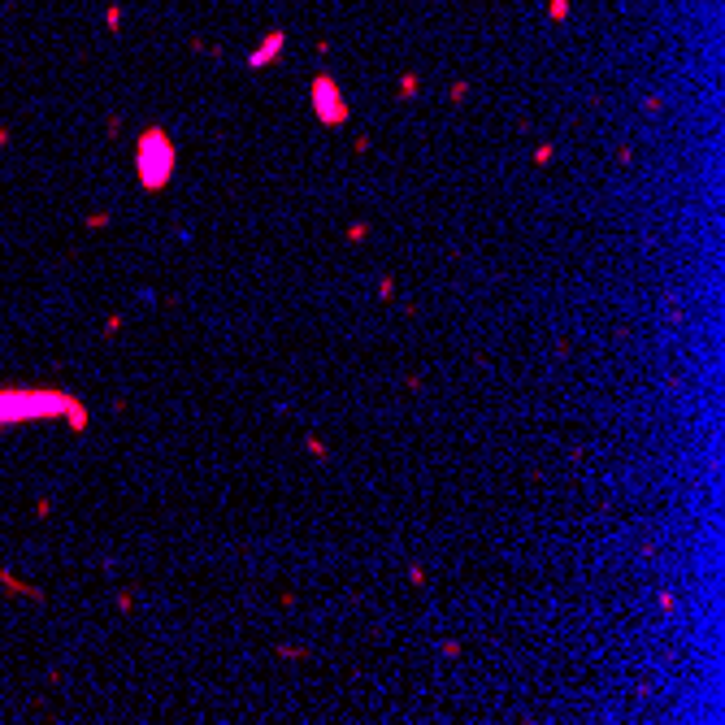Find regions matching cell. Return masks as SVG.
Masks as SVG:
<instances>
[{"instance_id": "6da1fadb", "label": "cell", "mask_w": 725, "mask_h": 725, "mask_svg": "<svg viewBox=\"0 0 725 725\" xmlns=\"http://www.w3.org/2000/svg\"><path fill=\"white\" fill-rule=\"evenodd\" d=\"M74 400L61 391H0V426L30 422V417H61Z\"/></svg>"}, {"instance_id": "7a4b0ae2", "label": "cell", "mask_w": 725, "mask_h": 725, "mask_svg": "<svg viewBox=\"0 0 725 725\" xmlns=\"http://www.w3.org/2000/svg\"><path fill=\"white\" fill-rule=\"evenodd\" d=\"M135 156H139V183H143V187L161 191V187H165V183L174 179L179 152H174V143L165 139V131H143V139H139Z\"/></svg>"}, {"instance_id": "3957f363", "label": "cell", "mask_w": 725, "mask_h": 725, "mask_svg": "<svg viewBox=\"0 0 725 725\" xmlns=\"http://www.w3.org/2000/svg\"><path fill=\"white\" fill-rule=\"evenodd\" d=\"M313 109H317V118L326 126H343L348 122V105L339 100V87H334L330 78H317L313 83Z\"/></svg>"}, {"instance_id": "277c9868", "label": "cell", "mask_w": 725, "mask_h": 725, "mask_svg": "<svg viewBox=\"0 0 725 725\" xmlns=\"http://www.w3.org/2000/svg\"><path fill=\"white\" fill-rule=\"evenodd\" d=\"M278 48H283V35H269V39H265V44H261V48H256V53H252V66H269V61H274V53H278Z\"/></svg>"}]
</instances>
